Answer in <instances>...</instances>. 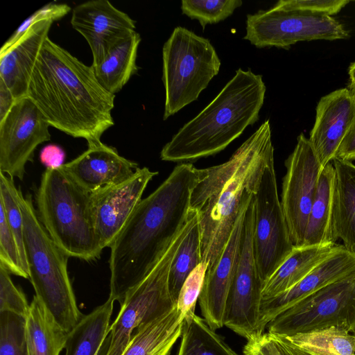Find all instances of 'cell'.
Wrapping results in <instances>:
<instances>
[{
  "instance_id": "cell-1",
  "label": "cell",
  "mask_w": 355,
  "mask_h": 355,
  "mask_svg": "<svg viewBox=\"0 0 355 355\" xmlns=\"http://www.w3.org/2000/svg\"><path fill=\"white\" fill-rule=\"evenodd\" d=\"M198 180L191 163L178 164L141 199L110 246L109 297L119 304L153 269L185 224Z\"/></svg>"
},
{
  "instance_id": "cell-2",
  "label": "cell",
  "mask_w": 355,
  "mask_h": 355,
  "mask_svg": "<svg viewBox=\"0 0 355 355\" xmlns=\"http://www.w3.org/2000/svg\"><path fill=\"white\" fill-rule=\"evenodd\" d=\"M51 126L88 146L101 143L114 125L115 95L99 83L92 67L49 37L35 62L27 94Z\"/></svg>"
},
{
  "instance_id": "cell-3",
  "label": "cell",
  "mask_w": 355,
  "mask_h": 355,
  "mask_svg": "<svg viewBox=\"0 0 355 355\" xmlns=\"http://www.w3.org/2000/svg\"><path fill=\"white\" fill-rule=\"evenodd\" d=\"M274 159L271 128L265 121L225 162L198 168L189 207L197 212L202 261L215 264L245 203L254 195L262 173Z\"/></svg>"
},
{
  "instance_id": "cell-4",
  "label": "cell",
  "mask_w": 355,
  "mask_h": 355,
  "mask_svg": "<svg viewBox=\"0 0 355 355\" xmlns=\"http://www.w3.org/2000/svg\"><path fill=\"white\" fill-rule=\"evenodd\" d=\"M266 91L261 75L239 68L210 103L164 146L161 159L184 162L222 151L259 120Z\"/></svg>"
},
{
  "instance_id": "cell-5",
  "label": "cell",
  "mask_w": 355,
  "mask_h": 355,
  "mask_svg": "<svg viewBox=\"0 0 355 355\" xmlns=\"http://www.w3.org/2000/svg\"><path fill=\"white\" fill-rule=\"evenodd\" d=\"M37 216L53 242L69 257L95 261L102 252L90 209V193L60 167L46 168L35 195Z\"/></svg>"
},
{
  "instance_id": "cell-6",
  "label": "cell",
  "mask_w": 355,
  "mask_h": 355,
  "mask_svg": "<svg viewBox=\"0 0 355 355\" xmlns=\"http://www.w3.org/2000/svg\"><path fill=\"white\" fill-rule=\"evenodd\" d=\"M29 279L35 295L68 333L84 315L80 311L68 275L69 257L53 242L38 218L31 194L18 189Z\"/></svg>"
},
{
  "instance_id": "cell-7",
  "label": "cell",
  "mask_w": 355,
  "mask_h": 355,
  "mask_svg": "<svg viewBox=\"0 0 355 355\" xmlns=\"http://www.w3.org/2000/svg\"><path fill=\"white\" fill-rule=\"evenodd\" d=\"M220 67V60L209 40L184 27L175 28L162 48L163 119L196 101Z\"/></svg>"
},
{
  "instance_id": "cell-8",
  "label": "cell",
  "mask_w": 355,
  "mask_h": 355,
  "mask_svg": "<svg viewBox=\"0 0 355 355\" xmlns=\"http://www.w3.org/2000/svg\"><path fill=\"white\" fill-rule=\"evenodd\" d=\"M198 218L190 209L189 217L163 256L148 275L126 295L110 324L103 355H121L135 331L176 306L168 286L172 260L180 243Z\"/></svg>"
},
{
  "instance_id": "cell-9",
  "label": "cell",
  "mask_w": 355,
  "mask_h": 355,
  "mask_svg": "<svg viewBox=\"0 0 355 355\" xmlns=\"http://www.w3.org/2000/svg\"><path fill=\"white\" fill-rule=\"evenodd\" d=\"M270 334L291 336L337 327L355 333V273L298 301L272 320Z\"/></svg>"
},
{
  "instance_id": "cell-10",
  "label": "cell",
  "mask_w": 355,
  "mask_h": 355,
  "mask_svg": "<svg viewBox=\"0 0 355 355\" xmlns=\"http://www.w3.org/2000/svg\"><path fill=\"white\" fill-rule=\"evenodd\" d=\"M244 40L257 48L275 46L288 49L301 41L336 40L349 37L345 26L331 16L294 10L278 1L267 10L246 17Z\"/></svg>"
},
{
  "instance_id": "cell-11",
  "label": "cell",
  "mask_w": 355,
  "mask_h": 355,
  "mask_svg": "<svg viewBox=\"0 0 355 355\" xmlns=\"http://www.w3.org/2000/svg\"><path fill=\"white\" fill-rule=\"evenodd\" d=\"M277 191L273 159L265 167L254 193L253 248L263 285L294 247Z\"/></svg>"
},
{
  "instance_id": "cell-12",
  "label": "cell",
  "mask_w": 355,
  "mask_h": 355,
  "mask_svg": "<svg viewBox=\"0 0 355 355\" xmlns=\"http://www.w3.org/2000/svg\"><path fill=\"white\" fill-rule=\"evenodd\" d=\"M254 214L253 195L245 212L239 259L229 290L223 319L224 326L247 340L260 336L258 327L263 288L253 248Z\"/></svg>"
},
{
  "instance_id": "cell-13",
  "label": "cell",
  "mask_w": 355,
  "mask_h": 355,
  "mask_svg": "<svg viewBox=\"0 0 355 355\" xmlns=\"http://www.w3.org/2000/svg\"><path fill=\"white\" fill-rule=\"evenodd\" d=\"M281 205L294 246L304 244L305 230L322 167L304 134L285 161Z\"/></svg>"
},
{
  "instance_id": "cell-14",
  "label": "cell",
  "mask_w": 355,
  "mask_h": 355,
  "mask_svg": "<svg viewBox=\"0 0 355 355\" xmlns=\"http://www.w3.org/2000/svg\"><path fill=\"white\" fill-rule=\"evenodd\" d=\"M49 126L28 96L17 100L0 121V172L22 181L37 146L51 139Z\"/></svg>"
},
{
  "instance_id": "cell-15",
  "label": "cell",
  "mask_w": 355,
  "mask_h": 355,
  "mask_svg": "<svg viewBox=\"0 0 355 355\" xmlns=\"http://www.w3.org/2000/svg\"><path fill=\"white\" fill-rule=\"evenodd\" d=\"M157 174L147 167L139 168L129 179L90 193L93 225L102 250L110 248Z\"/></svg>"
},
{
  "instance_id": "cell-16",
  "label": "cell",
  "mask_w": 355,
  "mask_h": 355,
  "mask_svg": "<svg viewBox=\"0 0 355 355\" xmlns=\"http://www.w3.org/2000/svg\"><path fill=\"white\" fill-rule=\"evenodd\" d=\"M252 197L243 205L215 264L207 270L198 298L201 314L214 331L224 326L227 298L239 259L245 216Z\"/></svg>"
},
{
  "instance_id": "cell-17",
  "label": "cell",
  "mask_w": 355,
  "mask_h": 355,
  "mask_svg": "<svg viewBox=\"0 0 355 355\" xmlns=\"http://www.w3.org/2000/svg\"><path fill=\"white\" fill-rule=\"evenodd\" d=\"M71 24L87 42L93 57L92 67L103 60L113 45L135 29V21L107 0H92L76 6Z\"/></svg>"
},
{
  "instance_id": "cell-18",
  "label": "cell",
  "mask_w": 355,
  "mask_h": 355,
  "mask_svg": "<svg viewBox=\"0 0 355 355\" xmlns=\"http://www.w3.org/2000/svg\"><path fill=\"white\" fill-rule=\"evenodd\" d=\"M355 125V99L347 88L322 96L309 141L322 168L333 162L345 137Z\"/></svg>"
},
{
  "instance_id": "cell-19",
  "label": "cell",
  "mask_w": 355,
  "mask_h": 355,
  "mask_svg": "<svg viewBox=\"0 0 355 355\" xmlns=\"http://www.w3.org/2000/svg\"><path fill=\"white\" fill-rule=\"evenodd\" d=\"M355 273V254L344 245L331 254L294 286L279 295L262 300L258 333L264 334L268 324L278 315L322 287Z\"/></svg>"
},
{
  "instance_id": "cell-20",
  "label": "cell",
  "mask_w": 355,
  "mask_h": 355,
  "mask_svg": "<svg viewBox=\"0 0 355 355\" xmlns=\"http://www.w3.org/2000/svg\"><path fill=\"white\" fill-rule=\"evenodd\" d=\"M60 168L80 187L92 193L129 179L139 167L137 162L120 155L115 148L101 142L88 146Z\"/></svg>"
},
{
  "instance_id": "cell-21",
  "label": "cell",
  "mask_w": 355,
  "mask_h": 355,
  "mask_svg": "<svg viewBox=\"0 0 355 355\" xmlns=\"http://www.w3.org/2000/svg\"><path fill=\"white\" fill-rule=\"evenodd\" d=\"M53 21L37 22L14 44L0 52V80L16 100L27 96L35 62Z\"/></svg>"
},
{
  "instance_id": "cell-22",
  "label": "cell",
  "mask_w": 355,
  "mask_h": 355,
  "mask_svg": "<svg viewBox=\"0 0 355 355\" xmlns=\"http://www.w3.org/2000/svg\"><path fill=\"white\" fill-rule=\"evenodd\" d=\"M331 196V232L333 242L342 240L345 248L355 254V165L335 159Z\"/></svg>"
},
{
  "instance_id": "cell-23",
  "label": "cell",
  "mask_w": 355,
  "mask_h": 355,
  "mask_svg": "<svg viewBox=\"0 0 355 355\" xmlns=\"http://www.w3.org/2000/svg\"><path fill=\"white\" fill-rule=\"evenodd\" d=\"M343 245L327 243L294 246L288 256L264 282L261 300L276 297L294 286Z\"/></svg>"
},
{
  "instance_id": "cell-24",
  "label": "cell",
  "mask_w": 355,
  "mask_h": 355,
  "mask_svg": "<svg viewBox=\"0 0 355 355\" xmlns=\"http://www.w3.org/2000/svg\"><path fill=\"white\" fill-rule=\"evenodd\" d=\"M184 320L175 306L137 328L121 355H171L173 346L182 336Z\"/></svg>"
},
{
  "instance_id": "cell-25",
  "label": "cell",
  "mask_w": 355,
  "mask_h": 355,
  "mask_svg": "<svg viewBox=\"0 0 355 355\" xmlns=\"http://www.w3.org/2000/svg\"><path fill=\"white\" fill-rule=\"evenodd\" d=\"M140 42V35L135 30L113 45L97 65L91 66L98 81L108 92L115 95L137 72Z\"/></svg>"
},
{
  "instance_id": "cell-26",
  "label": "cell",
  "mask_w": 355,
  "mask_h": 355,
  "mask_svg": "<svg viewBox=\"0 0 355 355\" xmlns=\"http://www.w3.org/2000/svg\"><path fill=\"white\" fill-rule=\"evenodd\" d=\"M25 333L28 355H60L64 348L67 333L36 295L26 317Z\"/></svg>"
},
{
  "instance_id": "cell-27",
  "label": "cell",
  "mask_w": 355,
  "mask_h": 355,
  "mask_svg": "<svg viewBox=\"0 0 355 355\" xmlns=\"http://www.w3.org/2000/svg\"><path fill=\"white\" fill-rule=\"evenodd\" d=\"M114 303L109 297L103 304L83 316L67 334L64 355H100L109 334Z\"/></svg>"
},
{
  "instance_id": "cell-28",
  "label": "cell",
  "mask_w": 355,
  "mask_h": 355,
  "mask_svg": "<svg viewBox=\"0 0 355 355\" xmlns=\"http://www.w3.org/2000/svg\"><path fill=\"white\" fill-rule=\"evenodd\" d=\"M334 175L332 162L327 164L322 170L308 218L303 245L335 243L333 242L331 232Z\"/></svg>"
},
{
  "instance_id": "cell-29",
  "label": "cell",
  "mask_w": 355,
  "mask_h": 355,
  "mask_svg": "<svg viewBox=\"0 0 355 355\" xmlns=\"http://www.w3.org/2000/svg\"><path fill=\"white\" fill-rule=\"evenodd\" d=\"M181 338L177 355H241L196 315L184 321Z\"/></svg>"
},
{
  "instance_id": "cell-30",
  "label": "cell",
  "mask_w": 355,
  "mask_h": 355,
  "mask_svg": "<svg viewBox=\"0 0 355 355\" xmlns=\"http://www.w3.org/2000/svg\"><path fill=\"white\" fill-rule=\"evenodd\" d=\"M286 337L314 355H355V334L341 328L329 327Z\"/></svg>"
},
{
  "instance_id": "cell-31",
  "label": "cell",
  "mask_w": 355,
  "mask_h": 355,
  "mask_svg": "<svg viewBox=\"0 0 355 355\" xmlns=\"http://www.w3.org/2000/svg\"><path fill=\"white\" fill-rule=\"evenodd\" d=\"M201 262L200 234L197 218L180 243L170 267L169 290L176 302L184 281Z\"/></svg>"
},
{
  "instance_id": "cell-32",
  "label": "cell",
  "mask_w": 355,
  "mask_h": 355,
  "mask_svg": "<svg viewBox=\"0 0 355 355\" xmlns=\"http://www.w3.org/2000/svg\"><path fill=\"white\" fill-rule=\"evenodd\" d=\"M17 191L13 179L0 172V205L3 208L7 221L16 239L24 266L28 270L24 245V220L18 203Z\"/></svg>"
},
{
  "instance_id": "cell-33",
  "label": "cell",
  "mask_w": 355,
  "mask_h": 355,
  "mask_svg": "<svg viewBox=\"0 0 355 355\" xmlns=\"http://www.w3.org/2000/svg\"><path fill=\"white\" fill-rule=\"evenodd\" d=\"M243 4L240 0H182V14L197 19L203 29L207 24H217L231 16Z\"/></svg>"
},
{
  "instance_id": "cell-34",
  "label": "cell",
  "mask_w": 355,
  "mask_h": 355,
  "mask_svg": "<svg viewBox=\"0 0 355 355\" xmlns=\"http://www.w3.org/2000/svg\"><path fill=\"white\" fill-rule=\"evenodd\" d=\"M25 326L26 318L0 312V355H28Z\"/></svg>"
},
{
  "instance_id": "cell-35",
  "label": "cell",
  "mask_w": 355,
  "mask_h": 355,
  "mask_svg": "<svg viewBox=\"0 0 355 355\" xmlns=\"http://www.w3.org/2000/svg\"><path fill=\"white\" fill-rule=\"evenodd\" d=\"M0 264L14 275L29 279V272L24 266L16 239L0 205Z\"/></svg>"
},
{
  "instance_id": "cell-36",
  "label": "cell",
  "mask_w": 355,
  "mask_h": 355,
  "mask_svg": "<svg viewBox=\"0 0 355 355\" xmlns=\"http://www.w3.org/2000/svg\"><path fill=\"white\" fill-rule=\"evenodd\" d=\"M207 270V263L202 261L190 273L180 289L176 306L183 315L184 321H190L196 315V306L203 286Z\"/></svg>"
},
{
  "instance_id": "cell-37",
  "label": "cell",
  "mask_w": 355,
  "mask_h": 355,
  "mask_svg": "<svg viewBox=\"0 0 355 355\" xmlns=\"http://www.w3.org/2000/svg\"><path fill=\"white\" fill-rule=\"evenodd\" d=\"M29 308L24 293L14 284L10 273L0 264V312L9 311L26 318Z\"/></svg>"
},
{
  "instance_id": "cell-38",
  "label": "cell",
  "mask_w": 355,
  "mask_h": 355,
  "mask_svg": "<svg viewBox=\"0 0 355 355\" xmlns=\"http://www.w3.org/2000/svg\"><path fill=\"white\" fill-rule=\"evenodd\" d=\"M71 8L65 3H51L36 10L27 18L3 44L0 52H3L18 41L31 26L44 19L58 20L66 15Z\"/></svg>"
},
{
  "instance_id": "cell-39",
  "label": "cell",
  "mask_w": 355,
  "mask_h": 355,
  "mask_svg": "<svg viewBox=\"0 0 355 355\" xmlns=\"http://www.w3.org/2000/svg\"><path fill=\"white\" fill-rule=\"evenodd\" d=\"M281 1L290 9L323 16L336 15L351 2L347 0H281Z\"/></svg>"
},
{
  "instance_id": "cell-40",
  "label": "cell",
  "mask_w": 355,
  "mask_h": 355,
  "mask_svg": "<svg viewBox=\"0 0 355 355\" xmlns=\"http://www.w3.org/2000/svg\"><path fill=\"white\" fill-rule=\"evenodd\" d=\"M243 353V355H284L268 332L247 340Z\"/></svg>"
},
{
  "instance_id": "cell-41",
  "label": "cell",
  "mask_w": 355,
  "mask_h": 355,
  "mask_svg": "<svg viewBox=\"0 0 355 355\" xmlns=\"http://www.w3.org/2000/svg\"><path fill=\"white\" fill-rule=\"evenodd\" d=\"M65 153L56 144L45 146L40 151V160L46 168H56L64 164Z\"/></svg>"
},
{
  "instance_id": "cell-42",
  "label": "cell",
  "mask_w": 355,
  "mask_h": 355,
  "mask_svg": "<svg viewBox=\"0 0 355 355\" xmlns=\"http://www.w3.org/2000/svg\"><path fill=\"white\" fill-rule=\"evenodd\" d=\"M335 159L349 162L355 160V125L343 139L337 150Z\"/></svg>"
},
{
  "instance_id": "cell-43",
  "label": "cell",
  "mask_w": 355,
  "mask_h": 355,
  "mask_svg": "<svg viewBox=\"0 0 355 355\" xmlns=\"http://www.w3.org/2000/svg\"><path fill=\"white\" fill-rule=\"evenodd\" d=\"M269 334L284 355H314L295 345L284 336Z\"/></svg>"
},
{
  "instance_id": "cell-44",
  "label": "cell",
  "mask_w": 355,
  "mask_h": 355,
  "mask_svg": "<svg viewBox=\"0 0 355 355\" xmlns=\"http://www.w3.org/2000/svg\"><path fill=\"white\" fill-rule=\"evenodd\" d=\"M16 101L10 89L0 80V121L8 114Z\"/></svg>"
},
{
  "instance_id": "cell-45",
  "label": "cell",
  "mask_w": 355,
  "mask_h": 355,
  "mask_svg": "<svg viewBox=\"0 0 355 355\" xmlns=\"http://www.w3.org/2000/svg\"><path fill=\"white\" fill-rule=\"evenodd\" d=\"M349 84L347 89L355 99V62L350 64L348 69Z\"/></svg>"
},
{
  "instance_id": "cell-46",
  "label": "cell",
  "mask_w": 355,
  "mask_h": 355,
  "mask_svg": "<svg viewBox=\"0 0 355 355\" xmlns=\"http://www.w3.org/2000/svg\"><path fill=\"white\" fill-rule=\"evenodd\" d=\"M354 334H355V333H354Z\"/></svg>"
}]
</instances>
